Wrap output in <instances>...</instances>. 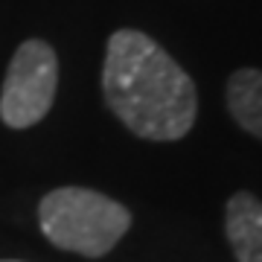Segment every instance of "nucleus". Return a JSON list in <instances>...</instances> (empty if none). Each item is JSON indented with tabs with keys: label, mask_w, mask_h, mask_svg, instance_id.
<instances>
[{
	"label": "nucleus",
	"mask_w": 262,
	"mask_h": 262,
	"mask_svg": "<svg viewBox=\"0 0 262 262\" xmlns=\"http://www.w3.org/2000/svg\"><path fill=\"white\" fill-rule=\"evenodd\" d=\"M105 102L143 140H181L198 114L195 84L158 41L137 29L108 38Z\"/></svg>",
	"instance_id": "obj_1"
},
{
	"label": "nucleus",
	"mask_w": 262,
	"mask_h": 262,
	"mask_svg": "<svg viewBox=\"0 0 262 262\" xmlns=\"http://www.w3.org/2000/svg\"><path fill=\"white\" fill-rule=\"evenodd\" d=\"M41 230L61 251L105 256L131 227V213L120 201L82 187L53 189L41 207Z\"/></svg>",
	"instance_id": "obj_2"
},
{
	"label": "nucleus",
	"mask_w": 262,
	"mask_h": 262,
	"mask_svg": "<svg viewBox=\"0 0 262 262\" xmlns=\"http://www.w3.org/2000/svg\"><path fill=\"white\" fill-rule=\"evenodd\" d=\"M58 61L44 41H24L15 53L0 94V120L9 128L35 125L56 99Z\"/></svg>",
	"instance_id": "obj_3"
},
{
	"label": "nucleus",
	"mask_w": 262,
	"mask_h": 262,
	"mask_svg": "<svg viewBox=\"0 0 262 262\" xmlns=\"http://www.w3.org/2000/svg\"><path fill=\"white\" fill-rule=\"evenodd\" d=\"M225 233L236 262H262V201L251 192H236L225 210Z\"/></svg>",
	"instance_id": "obj_4"
},
{
	"label": "nucleus",
	"mask_w": 262,
	"mask_h": 262,
	"mask_svg": "<svg viewBox=\"0 0 262 262\" xmlns=\"http://www.w3.org/2000/svg\"><path fill=\"white\" fill-rule=\"evenodd\" d=\"M227 108L248 134L262 140V70L245 67L227 82Z\"/></svg>",
	"instance_id": "obj_5"
},
{
	"label": "nucleus",
	"mask_w": 262,
	"mask_h": 262,
	"mask_svg": "<svg viewBox=\"0 0 262 262\" xmlns=\"http://www.w3.org/2000/svg\"><path fill=\"white\" fill-rule=\"evenodd\" d=\"M3 262H15V259H3Z\"/></svg>",
	"instance_id": "obj_6"
}]
</instances>
